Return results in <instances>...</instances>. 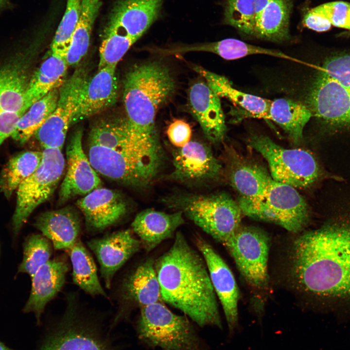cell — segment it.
I'll use <instances>...</instances> for the list:
<instances>
[{
    "mask_svg": "<svg viewBox=\"0 0 350 350\" xmlns=\"http://www.w3.org/2000/svg\"><path fill=\"white\" fill-rule=\"evenodd\" d=\"M139 339L148 347L162 350H206L188 317L172 312L163 302L140 308L137 323Z\"/></svg>",
    "mask_w": 350,
    "mask_h": 350,
    "instance_id": "7",
    "label": "cell"
},
{
    "mask_svg": "<svg viewBox=\"0 0 350 350\" xmlns=\"http://www.w3.org/2000/svg\"><path fill=\"white\" fill-rule=\"evenodd\" d=\"M189 103L207 139L214 143L221 141L226 131L225 116L219 97L207 83L198 81L191 87Z\"/></svg>",
    "mask_w": 350,
    "mask_h": 350,
    "instance_id": "22",
    "label": "cell"
},
{
    "mask_svg": "<svg viewBox=\"0 0 350 350\" xmlns=\"http://www.w3.org/2000/svg\"><path fill=\"white\" fill-rule=\"evenodd\" d=\"M89 77L86 69L79 67L59 88L55 109L34 135L44 149L61 150Z\"/></svg>",
    "mask_w": 350,
    "mask_h": 350,
    "instance_id": "14",
    "label": "cell"
},
{
    "mask_svg": "<svg viewBox=\"0 0 350 350\" xmlns=\"http://www.w3.org/2000/svg\"><path fill=\"white\" fill-rule=\"evenodd\" d=\"M166 132L170 142L177 148H181L191 141V127L183 120L175 119L168 126Z\"/></svg>",
    "mask_w": 350,
    "mask_h": 350,
    "instance_id": "43",
    "label": "cell"
},
{
    "mask_svg": "<svg viewBox=\"0 0 350 350\" xmlns=\"http://www.w3.org/2000/svg\"><path fill=\"white\" fill-rule=\"evenodd\" d=\"M290 262L301 291L328 307L350 308V213L333 216L297 237Z\"/></svg>",
    "mask_w": 350,
    "mask_h": 350,
    "instance_id": "1",
    "label": "cell"
},
{
    "mask_svg": "<svg viewBox=\"0 0 350 350\" xmlns=\"http://www.w3.org/2000/svg\"><path fill=\"white\" fill-rule=\"evenodd\" d=\"M89 143L143 158H161L160 146L151 144L139 137L130 128L126 119L101 120L91 127Z\"/></svg>",
    "mask_w": 350,
    "mask_h": 350,
    "instance_id": "18",
    "label": "cell"
},
{
    "mask_svg": "<svg viewBox=\"0 0 350 350\" xmlns=\"http://www.w3.org/2000/svg\"><path fill=\"white\" fill-rule=\"evenodd\" d=\"M196 246L203 256L215 294L222 305L230 335L238 324L239 292L234 277L227 264L205 240L195 238Z\"/></svg>",
    "mask_w": 350,
    "mask_h": 350,
    "instance_id": "19",
    "label": "cell"
},
{
    "mask_svg": "<svg viewBox=\"0 0 350 350\" xmlns=\"http://www.w3.org/2000/svg\"><path fill=\"white\" fill-rule=\"evenodd\" d=\"M163 0H117L105 29L114 30L135 43L158 18Z\"/></svg>",
    "mask_w": 350,
    "mask_h": 350,
    "instance_id": "21",
    "label": "cell"
},
{
    "mask_svg": "<svg viewBox=\"0 0 350 350\" xmlns=\"http://www.w3.org/2000/svg\"><path fill=\"white\" fill-rule=\"evenodd\" d=\"M119 300L140 308L162 301L155 261L149 259L139 265L124 279L118 291Z\"/></svg>",
    "mask_w": 350,
    "mask_h": 350,
    "instance_id": "28",
    "label": "cell"
},
{
    "mask_svg": "<svg viewBox=\"0 0 350 350\" xmlns=\"http://www.w3.org/2000/svg\"><path fill=\"white\" fill-rule=\"evenodd\" d=\"M173 165L169 178L190 185L215 181L222 172V166L210 147L199 141H190L174 150Z\"/></svg>",
    "mask_w": 350,
    "mask_h": 350,
    "instance_id": "15",
    "label": "cell"
},
{
    "mask_svg": "<svg viewBox=\"0 0 350 350\" xmlns=\"http://www.w3.org/2000/svg\"><path fill=\"white\" fill-rule=\"evenodd\" d=\"M59 94V88H55L33 104L18 121L13 139L23 144L34 136L55 109Z\"/></svg>",
    "mask_w": 350,
    "mask_h": 350,
    "instance_id": "36",
    "label": "cell"
},
{
    "mask_svg": "<svg viewBox=\"0 0 350 350\" xmlns=\"http://www.w3.org/2000/svg\"><path fill=\"white\" fill-rule=\"evenodd\" d=\"M312 115L332 132H350V51L334 52L319 67L308 95Z\"/></svg>",
    "mask_w": 350,
    "mask_h": 350,
    "instance_id": "4",
    "label": "cell"
},
{
    "mask_svg": "<svg viewBox=\"0 0 350 350\" xmlns=\"http://www.w3.org/2000/svg\"><path fill=\"white\" fill-rule=\"evenodd\" d=\"M116 66H107L89 77L71 125L97 114L113 106L117 101L118 81Z\"/></svg>",
    "mask_w": 350,
    "mask_h": 350,
    "instance_id": "24",
    "label": "cell"
},
{
    "mask_svg": "<svg viewBox=\"0 0 350 350\" xmlns=\"http://www.w3.org/2000/svg\"><path fill=\"white\" fill-rule=\"evenodd\" d=\"M302 23L305 27L318 32L328 31L332 26L327 18L312 8L304 15Z\"/></svg>",
    "mask_w": 350,
    "mask_h": 350,
    "instance_id": "44",
    "label": "cell"
},
{
    "mask_svg": "<svg viewBox=\"0 0 350 350\" xmlns=\"http://www.w3.org/2000/svg\"><path fill=\"white\" fill-rule=\"evenodd\" d=\"M248 144L266 159L270 176L276 181L304 189L325 175L315 157L307 150L286 149L261 135L250 137Z\"/></svg>",
    "mask_w": 350,
    "mask_h": 350,
    "instance_id": "8",
    "label": "cell"
},
{
    "mask_svg": "<svg viewBox=\"0 0 350 350\" xmlns=\"http://www.w3.org/2000/svg\"><path fill=\"white\" fill-rule=\"evenodd\" d=\"M28 66L27 58L19 52L0 63V146L27 110Z\"/></svg>",
    "mask_w": 350,
    "mask_h": 350,
    "instance_id": "12",
    "label": "cell"
},
{
    "mask_svg": "<svg viewBox=\"0 0 350 350\" xmlns=\"http://www.w3.org/2000/svg\"><path fill=\"white\" fill-rule=\"evenodd\" d=\"M0 350H13L0 341Z\"/></svg>",
    "mask_w": 350,
    "mask_h": 350,
    "instance_id": "46",
    "label": "cell"
},
{
    "mask_svg": "<svg viewBox=\"0 0 350 350\" xmlns=\"http://www.w3.org/2000/svg\"><path fill=\"white\" fill-rule=\"evenodd\" d=\"M175 87L169 69L158 61L136 64L126 74L123 92L126 119L131 129L145 141L160 145L156 116Z\"/></svg>",
    "mask_w": 350,
    "mask_h": 350,
    "instance_id": "3",
    "label": "cell"
},
{
    "mask_svg": "<svg viewBox=\"0 0 350 350\" xmlns=\"http://www.w3.org/2000/svg\"><path fill=\"white\" fill-rule=\"evenodd\" d=\"M69 269L65 259L56 258L40 267L31 278V293L23 312L34 313L38 324L46 306L63 288Z\"/></svg>",
    "mask_w": 350,
    "mask_h": 350,
    "instance_id": "23",
    "label": "cell"
},
{
    "mask_svg": "<svg viewBox=\"0 0 350 350\" xmlns=\"http://www.w3.org/2000/svg\"><path fill=\"white\" fill-rule=\"evenodd\" d=\"M327 18L332 26L350 30V3L334 1L312 8Z\"/></svg>",
    "mask_w": 350,
    "mask_h": 350,
    "instance_id": "42",
    "label": "cell"
},
{
    "mask_svg": "<svg viewBox=\"0 0 350 350\" xmlns=\"http://www.w3.org/2000/svg\"><path fill=\"white\" fill-rule=\"evenodd\" d=\"M223 245L248 284L257 289L267 285L268 237L252 227L241 226Z\"/></svg>",
    "mask_w": 350,
    "mask_h": 350,
    "instance_id": "13",
    "label": "cell"
},
{
    "mask_svg": "<svg viewBox=\"0 0 350 350\" xmlns=\"http://www.w3.org/2000/svg\"><path fill=\"white\" fill-rule=\"evenodd\" d=\"M291 0H255L252 36L274 42L289 38Z\"/></svg>",
    "mask_w": 350,
    "mask_h": 350,
    "instance_id": "26",
    "label": "cell"
},
{
    "mask_svg": "<svg viewBox=\"0 0 350 350\" xmlns=\"http://www.w3.org/2000/svg\"><path fill=\"white\" fill-rule=\"evenodd\" d=\"M193 70L203 77L211 89L220 98L225 97L250 116L268 119L272 101L238 90L225 77L195 66Z\"/></svg>",
    "mask_w": 350,
    "mask_h": 350,
    "instance_id": "30",
    "label": "cell"
},
{
    "mask_svg": "<svg viewBox=\"0 0 350 350\" xmlns=\"http://www.w3.org/2000/svg\"><path fill=\"white\" fill-rule=\"evenodd\" d=\"M62 315L46 336L40 350H115L100 331L94 314L86 310L77 292L65 295Z\"/></svg>",
    "mask_w": 350,
    "mask_h": 350,
    "instance_id": "6",
    "label": "cell"
},
{
    "mask_svg": "<svg viewBox=\"0 0 350 350\" xmlns=\"http://www.w3.org/2000/svg\"><path fill=\"white\" fill-rule=\"evenodd\" d=\"M243 214L257 220L271 222L297 233L309 218V210L296 188L270 180L262 201L243 200L240 203Z\"/></svg>",
    "mask_w": 350,
    "mask_h": 350,
    "instance_id": "9",
    "label": "cell"
},
{
    "mask_svg": "<svg viewBox=\"0 0 350 350\" xmlns=\"http://www.w3.org/2000/svg\"><path fill=\"white\" fill-rule=\"evenodd\" d=\"M68 66L65 55L51 52L30 78L26 94V110L51 90L61 86Z\"/></svg>",
    "mask_w": 350,
    "mask_h": 350,
    "instance_id": "31",
    "label": "cell"
},
{
    "mask_svg": "<svg viewBox=\"0 0 350 350\" xmlns=\"http://www.w3.org/2000/svg\"><path fill=\"white\" fill-rule=\"evenodd\" d=\"M70 251L73 283L91 296L108 298L100 282L92 256L82 242L79 239Z\"/></svg>",
    "mask_w": 350,
    "mask_h": 350,
    "instance_id": "34",
    "label": "cell"
},
{
    "mask_svg": "<svg viewBox=\"0 0 350 350\" xmlns=\"http://www.w3.org/2000/svg\"><path fill=\"white\" fill-rule=\"evenodd\" d=\"M88 158L96 172L108 178L133 187L149 185L158 173L161 159L124 154L89 143Z\"/></svg>",
    "mask_w": 350,
    "mask_h": 350,
    "instance_id": "11",
    "label": "cell"
},
{
    "mask_svg": "<svg viewBox=\"0 0 350 350\" xmlns=\"http://www.w3.org/2000/svg\"><path fill=\"white\" fill-rule=\"evenodd\" d=\"M162 301L200 327L222 328L216 294L205 261L180 232L155 262Z\"/></svg>",
    "mask_w": 350,
    "mask_h": 350,
    "instance_id": "2",
    "label": "cell"
},
{
    "mask_svg": "<svg viewBox=\"0 0 350 350\" xmlns=\"http://www.w3.org/2000/svg\"><path fill=\"white\" fill-rule=\"evenodd\" d=\"M103 0H82L79 20L66 54L68 66L78 64L88 52L94 22Z\"/></svg>",
    "mask_w": 350,
    "mask_h": 350,
    "instance_id": "35",
    "label": "cell"
},
{
    "mask_svg": "<svg viewBox=\"0 0 350 350\" xmlns=\"http://www.w3.org/2000/svg\"><path fill=\"white\" fill-rule=\"evenodd\" d=\"M82 129H76L67 146V171L58 194L61 204L102 187V181L82 147Z\"/></svg>",
    "mask_w": 350,
    "mask_h": 350,
    "instance_id": "16",
    "label": "cell"
},
{
    "mask_svg": "<svg viewBox=\"0 0 350 350\" xmlns=\"http://www.w3.org/2000/svg\"><path fill=\"white\" fill-rule=\"evenodd\" d=\"M53 245L42 234L29 236L23 245V259L18 272L28 274L32 278L43 265L51 259Z\"/></svg>",
    "mask_w": 350,
    "mask_h": 350,
    "instance_id": "38",
    "label": "cell"
},
{
    "mask_svg": "<svg viewBox=\"0 0 350 350\" xmlns=\"http://www.w3.org/2000/svg\"><path fill=\"white\" fill-rule=\"evenodd\" d=\"M183 215L180 210L168 213L146 209L136 216L131 224L132 230L144 249L149 252L173 236L176 229L184 223Z\"/></svg>",
    "mask_w": 350,
    "mask_h": 350,
    "instance_id": "27",
    "label": "cell"
},
{
    "mask_svg": "<svg viewBox=\"0 0 350 350\" xmlns=\"http://www.w3.org/2000/svg\"><path fill=\"white\" fill-rule=\"evenodd\" d=\"M34 226L57 250H70L79 240L81 231L80 216L70 206L43 212Z\"/></svg>",
    "mask_w": 350,
    "mask_h": 350,
    "instance_id": "25",
    "label": "cell"
},
{
    "mask_svg": "<svg viewBox=\"0 0 350 350\" xmlns=\"http://www.w3.org/2000/svg\"><path fill=\"white\" fill-rule=\"evenodd\" d=\"M42 152L26 151L13 157L0 175V189L9 197L20 184L32 175L39 166Z\"/></svg>",
    "mask_w": 350,
    "mask_h": 350,
    "instance_id": "37",
    "label": "cell"
},
{
    "mask_svg": "<svg viewBox=\"0 0 350 350\" xmlns=\"http://www.w3.org/2000/svg\"><path fill=\"white\" fill-rule=\"evenodd\" d=\"M255 0H225L224 21L250 36L254 19Z\"/></svg>",
    "mask_w": 350,
    "mask_h": 350,
    "instance_id": "40",
    "label": "cell"
},
{
    "mask_svg": "<svg viewBox=\"0 0 350 350\" xmlns=\"http://www.w3.org/2000/svg\"><path fill=\"white\" fill-rule=\"evenodd\" d=\"M169 207L181 211L205 232L225 243L241 226L242 212L226 193L175 194L163 198Z\"/></svg>",
    "mask_w": 350,
    "mask_h": 350,
    "instance_id": "5",
    "label": "cell"
},
{
    "mask_svg": "<svg viewBox=\"0 0 350 350\" xmlns=\"http://www.w3.org/2000/svg\"><path fill=\"white\" fill-rule=\"evenodd\" d=\"M189 52H210L227 60L239 59L252 54H262L296 60L280 51L251 45L234 38H227L217 42L179 46L166 50L167 55H175Z\"/></svg>",
    "mask_w": 350,
    "mask_h": 350,
    "instance_id": "32",
    "label": "cell"
},
{
    "mask_svg": "<svg viewBox=\"0 0 350 350\" xmlns=\"http://www.w3.org/2000/svg\"><path fill=\"white\" fill-rule=\"evenodd\" d=\"M65 168V160L61 150L43 149L39 166L17 190L16 207L12 218L15 234H18L33 211L52 195Z\"/></svg>",
    "mask_w": 350,
    "mask_h": 350,
    "instance_id": "10",
    "label": "cell"
},
{
    "mask_svg": "<svg viewBox=\"0 0 350 350\" xmlns=\"http://www.w3.org/2000/svg\"><path fill=\"white\" fill-rule=\"evenodd\" d=\"M312 114L302 104L287 98H279L272 101L268 119L272 120L288 134L295 143L302 139L306 124Z\"/></svg>",
    "mask_w": 350,
    "mask_h": 350,
    "instance_id": "33",
    "label": "cell"
},
{
    "mask_svg": "<svg viewBox=\"0 0 350 350\" xmlns=\"http://www.w3.org/2000/svg\"><path fill=\"white\" fill-rule=\"evenodd\" d=\"M82 0H67V6L51 44V52L65 55L80 14Z\"/></svg>",
    "mask_w": 350,
    "mask_h": 350,
    "instance_id": "39",
    "label": "cell"
},
{
    "mask_svg": "<svg viewBox=\"0 0 350 350\" xmlns=\"http://www.w3.org/2000/svg\"><path fill=\"white\" fill-rule=\"evenodd\" d=\"M228 164V177L231 186L240 197L251 200H263L272 178L261 166L245 160L230 158Z\"/></svg>",
    "mask_w": 350,
    "mask_h": 350,
    "instance_id": "29",
    "label": "cell"
},
{
    "mask_svg": "<svg viewBox=\"0 0 350 350\" xmlns=\"http://www.w3.org/2000/svg\"><path fill=\"white\" fill-rule=\"evenodd\" d=\"M82 212L87 230L96 233L116 224L127 212V204L118 192L99 188L76 202Z\"/></svg>",
    "mask_w": 350,
    "mask_h": 350,
    "instance_id": "20",
    "label": "cell"
},
{
    "mask_svg": "<svg viewBox=\"0 0 350 350\" xmlns=\"http://www.w3.org/2000/svg\"><path fill=\"white\" fill-rule=\"evenodd\" d=\"M134 43L127 36L114 30L105 29L104 38L100 47L98 69L116 66Z\"/></svg>",
    "mask_w": 350,
    "mask_h": 350,
    "instance_id": "41",
    "label": "cell"
},
{
    "mask_svg": "<svg viewBox=\"0 0 350 350\" xmlns=\"http://www.w3.org/2000/svg\"><path fill=\"white\" fill-rule=\"evenodd\" d=\"M87 243L98 260L101 276L108 289L112 287L118 271L142 246L129 229L93 238Z\"/></svg>",
    "mask_w": 350,
    "mask_h": 350,
    "instance_id": "17",
    "label": "cell"
},
{
    "mask_svg": "<svg viewBox=\"0 0 350 350\" xmlns=\"http://www.w3.org/2000/svg\"><path fill=\"white\" fill-rule=\"evenodd\" d=\"M9 0H0V10L6 7L9 4Z\"/></svg>",
    "mask_w": 350,
    "mask_h": 350,
    "instance_id": "45",
    "label": "cell"
}]
</instances>
